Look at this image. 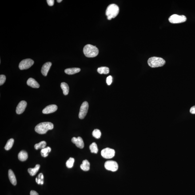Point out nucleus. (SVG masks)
I'll use <instances>...</instances> for the list:
<instances>
[{"mask_svg":"<svg viewBox=\"0 0 195 195\" xmlns=\"http://www.w3.org/2000/svg\"><path fill=\"white\" fill-rule=\"evenodd\" d=\"M40 167V166L39 165H37L34 168H29L28 169V172L31 176H34L35 175L37 172L39 170Z\"/></svg>","mask_w":195,"mask_h":195,"instance_id":"obj_19","label":"nucleus"},{"mask_svg":"<svg viewBox=\"0 0 195 195\" xmlns=\"http://www.w3.org/2000/svg\"><path fill=\"white\" fill-rule=\"evenodd\" d=\"M119 9L117 5L115 4H111L108 6L105 11V14L107 16V19L111 20L118 15Z\"/></svg>","mask_w":195,"mask_h":195,"instance_id":"obj_2","label":"nucleus"},{"mask_svg":"<svg viewBox=\"0 0 195 195\" xmlns=\"http://www.w3.org/2000/svg\"><path fill=\"white\" fill-rule=\"evenodd\" d=\"M30 195H39V194L35 191L31 190L30 192Z\"/></svg>","mask_w":195,"mask_h":195,"instance_id":"obj_33","label":"nucleus"},{"mask_svg":"<svg viewBox=\"0 0 195 195\" xmlns=\"http://www.w3.org/2000/svg\"><path fill=\"white\" fill-rule=\"evenodd\" d=\"M44 177L42 173H40L37 177L36 179V181L38 184L43 185V184Z\"/></svg>","mask_w":195,"mask_h":195,"instance_id":"obj_26","label":"nucleus"},{"mask_svg":"<svg viewBox=\"0 0 195 195\" xmlns=\"http://www.w3.org/2000/svg\"><path fill=\"white\" fill-rule=\"evenodd\" d=\"M74 162V159L73 157H70L66 163V166L68 168H72L73 166Z\"/></svg>","mask_w":195,"mask_h":195,"instance_id":"obj_28","label":"nucleus"},{"mask_svg":"<svg viewBox=\"0 0 195 195\" xmlns=\"http://www.w3.org/2000/svg\"><path fill=\"white\" fill-rule=\"evenodd\" d=\"M81 69L78 68H69L65 69V72L68 74L72 75L79 72Z\"/></svg>","mask_w":195,"mask_h":195,"instance_id":"obj_16","label":"nucleus"},{"mask_svg":"<svg viewBox=\"0 0 195 195\" xmlns=\"http://www.w3.org/2000/svg\"><path fill=\"white\" fill-rule=\"evenodd\" d=\"M57 107L55 105H48L42 111V113L44 114H49V113H54L57 110Z\"/></svg>","mask_w":195,"mask_h":195,"instance_id":"obj_12","label":"nucleus"},{"mask_svg":"<svg viewBox=\"0 0 195 195\" xmlns=\"http://www.w3.org/2000/svg\"><path fill=\"white\" fill-rule=\"evenodd\" d=\"M54 127V125L51 123L43 122L36 125L35 128V130L39 134H44L46 133L48 130L53 129Z\"/></svg>","mask_w":195,"mask_h":195,"instance_id":"obj_1","label":"nucleus"},{"mask_svg":"<svg viewBox=\"0 0 195 195\" xmlns=\"http://www.w3.org/2000/svg\"><path fill=\"white\" fill-rule=\"evenodd\" d=\"M61 87L63 91V93L65 96L67 95L69 92V87L68 84L65 82H62L61 84Z\"/></svg>","mask_w":195,"mask_h":195,"instance_id":"obj_20","label":"nucleus"},{"mask_svg":"<svg viewBox=\"0 0 195 195\" xmlns=\"http://www.w3.org/2000/svg\"><path fill=\"white\" fill-rule=\"evenodd\" d=\"M34 61L30 59H26L21 61L19 65V68L20 70L29 69L32 66Z\"/></svg>","mask_w":195,"mask_h":195,"instance_id":"obj_6","label":"nucleus"},{"mask_svg":"<svg viewBox=\"0 0 195 195\" xmlns=\"http://www.w3.org/2000/svg\"><path fill=\"white\" fill-rule=\"evenodd\" d=\"M47 2L48 5H49V6H52L54 5V0H47Z\"/></svg>","mask_w":195,"mask_h":195,"instance_id":"obj_31","label":"nucleus"},{"mask_svg":"<svg viewBox=\"0 0 195 195\" xmlns=\"http://www.w3.org/2000/svg\"><path fill=\"white\" fill-rule=\"evenodd\" d=\"M92 135L95 137V138L97 139H99L101 138V131L99 130L98 129H94L93 133H92Z\"/></svg>","mask_w":195,"mask_h":195,"instance_id":"obj_27","label":"nucleus"},{"mask_svg":"<svg viewBox=\"0 0 195 195\" xmlns=\"http://www.w3.org/2000/svg\"><path fill=\"white\" fill-rule=\"evenodd\" d=\"M52 65L51 63L48 62L44 64L41 69V73L45 76H47L48 72Z\"/></svg>","mask_w":195,"mask_h":195,"instance_id":"obj_13","label":"nucleus"},{"mask_svg":"<svg viewBox=\"0 0 195 195\" xmlns=\"http://www.w3.org/2000/svg\"><path fill=\"white\" fill-rule=\"evenodd\" d=\"M9 177L11 182L13 185H16L17 184L16 179L15 175L14 172L11 169H9Z\"/></svg>","mask_w":195,"mask_h":195,"instance_id":"obj_15","label":"nucleus"},{"mask_svg":"<svg viewBox=\"0 0 195 195\" xmlns=\"http://www.w3.org/2000/svg\"><path fill=\"white\" fill-rule=\"evenodd\" d=\"M62 1V0H57V2L58 3H61Z\"/></svg>","mask_w":195,"mask_h":195,"instance_id":"obj_34","label":"nucleus"},{"mask_svg":"<svg viewBox=\"0 0 195 195\" xmlns=\"http://www.w3.org/2000/svg\"><path fill=\"white\" fill-rule=\"evenodd\" d=\"M14 139L13 138L10 139L8 140L5 146V150H9L11 149L14 144Z\"/></svg>","mask_w":195,"mask_h":195,"instance_id":"obj_25","label":"nucleus"},{"mask_svg":"<svg viewBox=\"0 0 195 195\" xmlns=\"http://www.w3.org/2000/svg\"><path fill=\"white\" fill-rule=\"evenodd\" d=\"M46 145V142L45 141H42L38 144H35L34 148L36 150L38 149H42L45 148Z\"/></svg>","mask_w":195,"mask_h":195,"instance_id":"obj_24","label":"nucleus"},{"mask_svg":"<svg viewBox=\"0 0 195 195\" xmlns=\"http://www.w3.org/2000/svg\"><path fill=\"white\" fill-rule=\"evenodd\" d=\"M190 111L192 114H195V105L191 108Z\"/></svg>","mask_w":195,"mask_h":195,"instance_id":"obj_32","label":"nucleus"},{"mask_svg":"<svg viewBox=\"0 0 195 195\" xmlns=\"http://www.w3.org/2000/svg\"><path fill=\"white\" fill-rule=\"evenodd\" d=\"M148 62L149 66L152 68L161 67L165 63V60L161 57H150L148 59Z\"/></svg>","mask_w":195,"mask_h":195,"instance_id":"obj_4","label":"nucleus"},{"mask_svg":"<svg viewBox=\"0 0 195 195\" xmlns=\"http://www.w3.org/2000/svg\"><path fill=\"white\" fill-rule=\"evenodd\" d=\"M90 164L87 160H85L82 161V164L80 165V168L82 170L87 171L90 169Z\"/></svg>","mask_w":195,"mask_h":195,"instance_id":"obj_18","label":"nucleus"},{"mask_svg":"<svg viewBox=\"0 0 195 195\" xmlns=\"http://www.w3.org/2000/svg\"><path fill=\"white\" fill-rule=\"evenodd\" d=\"M115 152L114 149L106 148L101 150V154L102 157L105 159H111L114 157Z\"/></svg>","mask_w":195,"mask_h":195,"instance_id":"obj_7","label":"nucleus"},{"mask_svg":"<svg viewBox=\"0 0 195 195\" xmlns=\"http://www.w3.org/2000/svg\"><path fill=\"white\" fill-rule=\"evenodd\" d=\"M71 141L73 143L75 144L77 148L81 149L84 148V142L81 137H78L76 138V137H73Z\"/></svg>","mask_w":195,"mask_h":195,"instance_id":"obj_11","label":"nucleus"},{"mask_svg":"<svg viewBox=\"0 0 195 195\" xmlns=\"http://www.w3.org/2000/svg\"><path fill=\"white\" fill-rule=\"evenodd\" d=\"M27 84L28 86L34 88H38L40 86L38 82L34 78H32L28 79L27 81Z\"/></svg>","mask_w":195,"mask_h":195,"instance_id":"obj_14","label":"nucleus"},{"mask_svg":"<svg viewBox=\"0 0 195 195\" xmlns=\"http://www.w3.org/2000/svg\"><path fill=\"white\" fill-rule=\"evenodd\" d=\"M88 109H89V104L87 101H84L81 105L79 113V118L81 119H82L85 118L88 113Z\"/></svg>","mask_w":195,"mask_h":195,"instance_id":"obj_8","label":"nucleus"},{"mask_svg":"<svg viewBox=\"0 0 195 195\" xmlns=\"http://www.w3.org/2000/svg\"><path fill=\"white\" fill-rule=\"evenodd\" d=\"M6 80V76L4 75L1 74L0 76V85L1 86L5 83Z\"/></svg>","mask_w":195,"mask_h":195,"instance_id":"obj_29","label":"nucleus"},{"mask_svg":"<svg viewBox=\"0 0 195 195\" xmlns=\"http://www.w3.org/2000/svg\"><path fill=\"white\" fill-rule=\"evenodd\" d=\"M28 155L27 152L24 150L21 151L18 154V159L21 161H25L27 159Z\"/></svg>","mask_w":195,"mask_h":195,"instance_id":"obj_17","label":"nucleus"},{"mask_svg":"<svg viewBox=\"0 0 195 195\" xmlns=\"http://www.w3.org/2000/svg\"><path fill=\"white\" fill-rule=\"evenodd\" d=\"M113 82V77L111 76H109L106 79V82L108 85H111Z\"/></svg>","mask_w":195,"mask_h":195,"instance_id":"obj_30","label":"nucleus"},{"mask_svg":"<svg viewBox=\"0 0 195 195\" xmlns=\"http://www.w3.org/2000/svg\"><path fill=\"white\" fill-rule=\"evenodd\" d=\"M97 71L101 74H107L109 72V68L106 67H102L98 68Z\"/></svg>","mask_w":195,"mask_h":195,"instance_id":"obj_22","label":"nucleus"},{"mask_svg":"<svg viewBox=\"0 0 195 195\" xmlns=\"http://www.w3.org/2000/svg\"><path fill=\"white\" fill-rule=\"evenodd\" d=\"M51 151V149L49 147L45 148L41 150V153L42 157H47L49 153Z\"/></svg>","mask_w":195,"mask_h":195,"instance_id":"obj_21","label":"nucleus"},{"mask_svg":"<svg viewBox=\"0 0 195 195\" xmlns=\"http://www.w3.org/2000/svg\"><path fill=\"white\" fill-rule=\"evenodd\" d=\"M27 105V102L26 101H21L18 104L16 109V113L17 114L19 115L23 113L26 109Z\"/></svg>","mask_w":195,"mask_h":195,"instance_id":"obj_10","label":"nucleus"},{"mask_svg":"<svg viewBox=\"0 0 195 195\" xmlns=\"http://www.w3.org/2000/svg\"><path fill=\"white\" fill-rule=\"evenodd\" d=\"M90 152L92 153H97L98 151L97 144L95 142H93L89 146Z\"/></svg>","mask_w":195,"mask_h":195,"instance_id":"obj_23","label":"nucleus"},{"mask_svg":"<svg viewBox=\"0 0 195 195\" xmlns=\"http://www.w3.org/2000/svg\"><path fill=\"white\" fill-rule=\"evenodd\" d=\"M186 17L184 15H179L174 14L171 16L169 18V21L172 24H178L185 22Z\"/></svg>","mask_w":195,"mask_h":195,"instance_id":"obj_5","label":"nucleus"},{"mask_svg":"<svg viewBox=\"0 0 195 195\" xmlns=\"http://www.w3.org/2000/svg\"><path fill=\"white\" fill-rule=\"evenodd\" d=\"M83 52L86 57H94L98 55L99 50L96 46L88 44L84 47Z\"/></svg>","mask_w":195,"mask_h":195,"instance_id":"obj_3","label":"nucleus"},{"mask_svg":"<svg viewBox=\"0 0 195 195\" xmlns=\"http://www.w3.org/2000/svg\"><path fill=\"white\" fill-rule=\"evenodd\" d=\"M105 167L108 171L112 172H115L118 169V165L115 161H109L105 163Z\"/></svg>","mask_w":195,"mask_h":195,"instance_id":"obj_9","label":"nucleus"}]
</instances>
